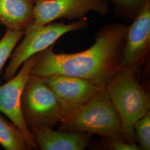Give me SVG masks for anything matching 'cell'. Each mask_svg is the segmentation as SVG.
Masks as SVG:
<instances>
[{"label": "cell", "instance_id": "cell-14", "mask_svg": "<svg viewBox=\"0 0 150 150\" xmlns=\"http://www.w3.org/2000/svg\"><path fill=\"white\" fill-rule=\"evenodd\" d=\"M24 31H7L0 40V78L2 70L6 62L11 56L17 44L23 36Z\"/></svg>", "mask_w": 150, "mask_h": 150}, {"label": "cell", "instance_id": "cell-13", "mask_svg": "<svg viewBox=\"0 0 150 150\" xmlns=\"http://www.w3.org/2000/svg\"><path fill=\"white\" fill-rule=\"evenodd\" d=\"M112 6L115 15L126 22H131L139 15L147 0H106Z\"/></svg>", "mask_w": 150, "mask_h": 150}, {"label": "cell", "instance_id": "cell-17", "mask_svg": "<svg viewBox=\"0 0 150 150\" xmlns=\"http://www.w3.org/2000/svg\"><path fill=\"white\" fill-rule=\"evenodd\" d=\"M35 1H37V0H35Z\"/></svg>", "mask_w": 150, "mask_h": 150}, {"label": "cell", "instance_id": "cell-1", "mask_svg": "<svg viewBox=\"0 0 150 150\" xmlns=\"http://www.w3.org/2000/svg\"><path fill=\"white\" fill-rule=\"evenodd\" d=\"M128 26L116 22L100 29L90 47L80 52L56 53L53 46L38 54L31 74L41 77L64 75L105 86L119 69Z\"/></svg>", "mask_w": 150, "mask_h": 150}, {"label": "cell", "instance_id": "cell-16", "mask_svg": "<svg viewBox=\"0 0 150 150\" xmlns=\"http://www.w3.org/2000/svg\"><path fill=\"white\" fill-rule=\"evenodd\" d=\"M104 144L108 150H141L140 146L136 143H129L122 139L115 138L105 137Z\"/></svg>", "mask_w": 150, "mask_h": 150}, {"label": "cell", "instance_id": "cell-2", "mask_svg": "<svg viewBox=\"0 0 150 150\" xmlns=\"http://www.w3.org/2000/svg\"><path fill=\"white\" fill-rule=\"evenodd\" d=\"M105 88L121 119L125 139L129 143H136L134 123L150 112L148 93L138 76L128 69H119Z\"/></svg>", "mask_w": 150, "mask_h": 150}, {"label": "cell", "instance_id": "cell-4", "mask_svg": "<svg viewBox=\"0 0 150 150\" xmlns=\"http://www.w3.org/2000/svg\"><path fill=\"white\" fill-rule=\"evenodd\" d=\"M21 109L24 121L30 130L54 129L65 115L54 92L42 78L32 74L23 88Z\"/></svg>", "mask_w": 150, "mask_h": 150}, {"label": "cell", "instance_id": "cell-8", "mask_svg": "<svg viewBox=\"0 0 150 150\" xmlns=\"http://www.w3.org/2000/svg\"><path fill=\"white\" fill-rule=\"evenodd\" d=\"M128 26L120 68L132 70L137 76L150 51V0Z\"/></svg>", "mask_w": 150, "mask_h": 150}, {"label": "cell", "instance_id": "cell-3", "mask_svg": "<svg viewBox=\"0 0 150 150\" xmlns=\"http://www.w3.org/2000/svg\"><path fill=\"white\" fill-rule=\"evenodd\" d=\"M59 126L61 131L98 134L126 141L121 119L106 88L82 106L66 114Z\"/></svg>", "mask_w": 150, "mask_h": 150}, {"label": "cell", "instance_id": "cell-5", "mask_svg": "<svg viewBox=\"0 0 150 150\" xmlns=\"http://www.w3.org/2000/svg\"><path fill=\"white\" fill-rule=\"evenodd\" d=\"M88 26V22L85 18L67 24L53 22L42 25L32 21L25 28L22 41L11 54L3 79L7 81L12 78L26 59L53 46L65 34L84 30Z\"/></svg>", "mask_w": 150, "mask_h": 150}, {"label": "cell", "instance_id": "cell-12", "mask_svg": "<svg viewBox=\"0 0 150 150\" xmlns=\"http://www.w3.org/2000/svg\"><path fill=\"white\" fill-rule=\"evenodd\" d=\"M0 145L6 150H30L24 135L16 125L0 114Z\"/></svg>", "mask_w": 150, "mask_h": 150}, {"label": "cell", "instance_id": "cell-9", "mask_svg": "<svg viewBox=\"0 0 150 150\" xmlns=\"http://www.w3.org/2000/svg\"><path fill=\"white\" fill-rule=\"evenodd\" d=\"M42 78L54 92L65 115L82 106L105 88L71 76L54 75Z\"/></svg>", "mask_w": 150, "mask_h": 150}, {"label": "cell", "instance_id": "cell-6", "mask_svg": "<svg viewBox=\"0 0 150 150\" xmlns=\"http://www.w3.org/2000/svg\"><path fill=\"white\" fill-rule=\"evenodd\" d=\"M110 8L106 0H37L33 22L43 25L61 19L79 20L90 12L105 16Z\"/></svg>", "mask_w": 150, "mask_h": 150}, {"label": "cell", "instance_id": "cell-15", "mask_svg": "<svg viewBox=\"0 0 150 150\" xmlns=\"http://www.w3.org/2000/svg\"><path fill=\"white\" fill-rule=\"evenodd\" d=\"M134 130L136 141L142 150H150V112L134 123Z\"/></svg>", "mask_w": 150, "mask_h": 150}, {"label": "cell", "instance_id": "cell-11", "mask_svg": "<svg viewBox=\"0 0 150 150\" xmlns=\"http://www.w3.org/2000/svg\"><path fill=\"white\" fill-rule=\"evenodd\" d=\"M35 0H0V24L8 30L24 31L33 21Z\"/></svg>", "mask_w": 150, "mask_h": 150}, {"label": "cell", "instance_id": "cell-7", "mask_svg": "<svg viewBox=\"0 0 150 150\" xmlns=\"http://www.w3.org/2000/svg\"><path fill=\"white\" fill-rule=\"evenodd\" d=\"M38 54L26 59L22 67L12 78L0 85V112L10 118L24 135L30 150H37L36 145L30 130L24 121L21 109V98L23 88L35 64Z\"/></svg>", "mask_w": 150, "mask_h": 150}, {"label": "cell", "instance_id": "cell-10", "mask_svg": "<svg viewBox=\"0 0 150 150\" xmlns=\"http://www.w3.org/2000/svg\"><path fill=\"white\" fill-rule=\"evenodd\" d=\"M40 150H83L90 144L91 134L86 132L54 131L53 129H30Z\"/></svg>", "mask_w": 150, "mask_h": 150}]
</instances>
